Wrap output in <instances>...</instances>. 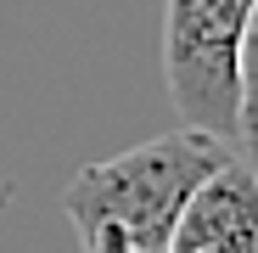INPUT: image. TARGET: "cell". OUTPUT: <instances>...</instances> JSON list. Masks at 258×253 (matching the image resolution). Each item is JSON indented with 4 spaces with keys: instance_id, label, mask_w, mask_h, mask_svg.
<instances>
[{
    "instance_id": "obj_1",
    "label": "cell",
    "mask_w": 258,
    "mask_h": 253,
    "mask_svg": "<svg viewBox=\"0 0 258 253\" xmlns=\"http://www.w3.org/2000/svg\"><path fill=\"white\" fill-rule=\"evenodd\" d=\"M225 158L236 152L219 135L180 124L118 158L84 163L62 191V214L79 236V253H163L185 197Z\"/></svg>"
},
{
    "instance_id": "obj_2",
    "label": "cell",
    "mask_w": 258,
    "mask_h": 253,
    "mask_svg": "<svg viewBox=\"0 0 258 253\" xmlns=\"http://www.w3.org/2000/svg\"><path fill=\"white\" fill-rule=\"evenodd\" d=\"M252 0H168L163 12V79L180 124L241 141V23ZM241 158V152H236Z\"/></svg>"
},
{
    "instance_id": "obj_3",
    "label": "cell",
    "mask_w": 258,
    "mask_h": 253,
    "mask_svg": "<svg viewBox=\"0 0 258 253\" xmlns=\"http://www.w3.org/2000/svg\"><path fill=\"white\" fill-rule=\"evenodd\" d=\"M163 253H258V169L225 158L185 197Z\"/></svg>"
},
{
    "instance_id": "obj_4",
    "label": "cell",
    "mask_w": 258,
    "mask_h": 253,
    "mask_svg": "<svg viewBox=\"0 0 258 253\" xmlns=\"http://www.w3.org/2000/svg\"><path fill=\"white\" fill-rule=\"evenodd\" d=\"M258 107V0L247 6V23H241V130H247V118ZM241 152V141H236Z\"/></svg>"
},
{
    "instance_id": "obj_5",
    "label": "cell",
    "mask_w": 258,
    "mask_h": 253,
    "mask_svg": "<svg viewBox=\"0 0 258 253\" xmlns=\"http://www.w3.org/2000/svg\"><path fill=\"white\" fill-rule=\"evenodd\" d=\"M241 158L258 169V107H252V118H247V130H241Z\"/></svg>"
}]
</instances>
